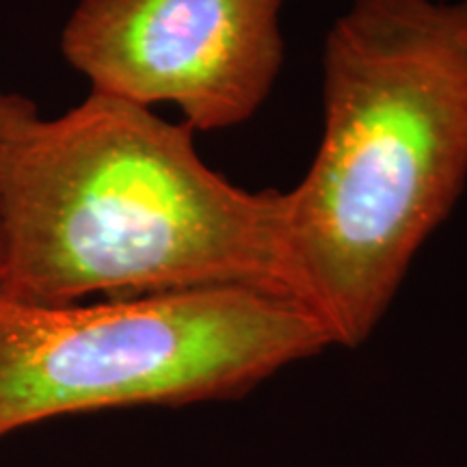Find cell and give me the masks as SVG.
Returning a JSON list of instances; mask_svg holds the SVG:
<instances>
[{
    "label": "cell",
    "mask_w": 467,
    "mask_h": 467,
    "mask_svg": "<svg viewBox=\"0 0 467 467\" xmlns=\"http://www.w3.org/2000/svg\"><path fill=\"white\" fill-rule=\"evenodd\" d=\"M0 217L14 299L247 288L306 306L285 191L234 184L189 126L104 93L48 119L0 89Z\"/></svg>",
    "instance_id": "obj_1"
},
{
    "label": "cell",
    "mask_w": 467,
    "mask_h": 467,
    "mask_svg": "<svg viewBox=\"0 0 467 467\" xmlns=\"http://www.w3.org/2000/svg\"><path fill=\"white\" fill-rule=\"evenodd\" d=\"M323 110L285 191L290 260L334 347L358 348L467 186V0H353L325 37Z\"/></svg>",
    "instance_id": "obj_2"
},
{
    "label": "cell",
    "mask_w": 467,
    "mask_h": 467,
    "mask_svg": "<svg viewBox=\"0 0 467 467\" xmlns=\"http://www.w3.org/2000/svg\"><path fill=\"white\" fill-rule=\"evenodd\" d=\"M334 347L299 301L247 288L28 303L0 292V440L44 420L249 394Z\"/></svg>",
    "instance_id": "obj_3"
},
{
    "label": "cell",
    "mask_w": 467,
    "mask_h": 467,
    "mask_svg": "<svg viewBox=\"0 0 467 467\" xmlns=\"http://www.w3.org/2000/svg\"><path fill=\"white\" fill-rule=\"evenodd\" d=\"M284 0H78L61 52L93 93L171 104L192 132L241 126L284 67Z\"/></svg>",
    "instance_id": "obj_4"
},
{
    "label": "cell",
    "mask_w": 467,
    "mask_h": 467,
    "mask_svg": "<svg viewBox=\"0 0 467 467\" xmlns=\"http://www.w3.org/2000/svg\"><path fill=\"white\" fill-rule=\"evenodd\" d=\"M3 255H5V241H3V217H0V268H3Z\"/></svg>",
    "instance_id": "obj_5"
}]
</instances>
